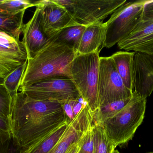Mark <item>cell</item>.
Instances as JSON below:
<instances>
[{"mask_svg": "<svg viewBox=\"0 0 153 153\" xmlns=\"http://www.w3.org/2000/svg\"><path fill=\"white\" fill-rule=\"evenodd\" d=\"M22 33L28 59L33 58L54 39L48 38L43 30L40 9L36 7L31 19L24 24Z\"/></svg>", "mask_w": 153, "mask_h": 153, "instance_id": "8fae6325", "label": "cell"}, {"mask_svg": "<svg viewBox=\"0 0 153 153\" xmlns=\"http://www.w3.org/2000/svg\"><path fill=\"white\" fill-rule=\"evenodd\" d=\"M28 58L27 52L22 41L0 31V79H5L27 62Z\"/></svg>", "mask_w": 153, "mask_h": 153, "instance_id": "30bf717a", "label": "cell"}, {"mask_svg": "<svg viewBox=\"0 0 153 153\" xmlns=\"http://www.w3.org/2000/svg\"><path fill=\"white\" fill-rule=\"evenodd\" d=\"M27 65V62L16 68L5 79H4V86L12 97L18 93Z\"/></svg>", "mask_w": 153, "mask_h": 153, "instance_id": "7402d4cb", "label": "cell"}, {"mask_svg": "<svg viewBox=\"0 0 153 153\" xmlns=\"http://www.w3.org/2000/svg\"><path fill=\"white\" fill-rule=\"evenodd\" d=\"M118 47L127 51L150 54L153 53V19L142 20L126 37L120 41Z\"/></svg>", "mask_w": 153, "mask_h": 153, "instance_id": "5bb4252c", "label": "cell"}, {"mask_svg": "<svg viewBox=\"0 0 153 153\" xmlns=\"http://www.w3.org/2000/svg\"><path fill=\"white\" fill-rule=\"evenodd\" d=\"M76 55L73 49L54 39L33 58L28 59L19 88L52 78L71 80L72 65Z\"/></svg>", "mask_w": 153, "mask_h": 153, "instance_id": "6da1fadb", "label": "cell"}, {"mask_svg": "<svg viewBox=\"0 0 153 153\" xmlns=\"http://www.w3.org/2000/svg\"><path fill=\"white\" fill-rule=\"evenodd\" d=\"M93 125L92 115L87 106H85L69 125L57 144L48 153H66L72 145L78 142Z\"/></svg>", "mask_w": 153, "mask_h": 153, "instance_id": "7c38bea8", "label": "cell"}, {"mask_svg": "<svg viewBox=\"0 0 153 153\" xmlns=\"http://www.w3.org/2000/svg\"><path fill=\"white\" fill-rule=\"evenodd\" d=\"M153 19V0L146 1L144 6L142 20Z\"/></svg>", "mask_w": 153, "mask_h": 153, "instance_id": "4316f807", "label": "cell"}, {"mask_svg": "<svg viewBox=\"0 0 153 153\" xmlns=\"http://www.w3.org/2000/svg\"><path fill=\"white\" fill-rule=\"evenodd\" d=\"M100 54H76L71 70V80L85 101L92 116L99 108L98 81Z\"/></svg>", "mask_w": 153, "mask_h": 153, "instance_id": "3957f363", "label": "cell"}, {"mask_svg": "<svg viewBox=\"0 0 153 153\" xmlns=\"http://www.w3.org/2000/svg\"><path fill=\"white\" fill-rule=\"evenodd\" d=\"M94 153H113L116 148L108 137L103 126L93 125Z\"/></svg>", "mask_w": 153, "mask_h": 153, "instance_id": "ffe728a7", "label": "cell"}, {"mask_svg": "<svg viewBox=\"0 0 153 153\" xmlns=\"http://www.w3.org/2000/svg\"><path fill=\"white\" fill-rule=\"evenodd\" d=\"M0 129L11 132L10 124L9 119L0 116Z\"/></svg>", "mask_w": 153, "mask_h": 153, "instance_id": "83f0119b", "label": "cell"}, {"mask_svg": "<svg viewBox=\"0 0 153 153\" xmlns=\"http://www.w3.org/2000/svg\"><path fill=\"white\" fill-rule=\"evenodd\" d=\"M13 97L0 79V116L10 120L12 106Z\"/></svg>", "mask_w": 153, "mask_h": 153, "instance_id": "cb8c5ba5", "label": "cell"}, {"mask_svg": "<svg viewBox=\"0 0 153 153\" xmlns=\"http://www.w3.org/2000/svg\"><path fill=\"white\" fill-rule=\"evenodd\" d=\"M131 97L126 99L114 102L100 107L93 116V125H102L105 120L115 116L126 107L130 101Z\"/></svg>", "mask_w": 153, "mask_h": 153, "instance_id": "44dd1931", "label": "cell"}, {"mask_svg": "<svg viewBox=\"0 0 153 153\" xmlns=\"http://www.w3.org/2000/svg\"><path fill=\"white\" fill-rule=\"evenodd\" d=\"M70 124L66 121L23 153H49L60 141Z\"/></svg>", "mask_w": 153, "mask_h": 153, "instance_id": "e0dca14e", "label": "cell"}, {"mask_svg": "<svg viewBox=\"0 0 153 153\" xmlns=\"http://www.w3.org/2000/svg\"><path fill=\"white\" fill-rule=\"evenodd\" d=\"M134 69V91L147 99L153 91V53L135 52Z\"/></svg>", "mask_w": 153, "mask_h": 153, "instance_id": "4fadbf2b", "label": "cell"}, {"mask_svg": "<svg viewBox=\"0 0 153 153\" xmlns=\"http://www.w3.org/2000/svg\"><path fill=\"white\" fill-rule=\"evenodd\" d=\"M66 121L68 122L63 108L58 111L45 112L32 117L12 134L23 153Z\"/></svg>", "mask_w": 153, "mask_h": 153, "instance_id": "8992f818", "label": "cell"}, {"mask_svg": "<svg viewBox=\"0 0 153 153\" xmlns=\"http://www.w3.org/2000/svg\"><path fill=\"white\" fill-rule=\"evenodd\" d=\"M92 128L88 129L83 135L78 153H94Z\"/></svg>", "mask_w": 153, "mask_h": 153, "instance_id": "484cf974", "label": "cell"}, {"mask_svg": "<svg viewBox=\"0 0 153 153\" xmlns=\"http://www.w3.org/2000/svg\"><path fill=\"white\" fill-rule=\"evenodd\" d=\"M147 153H153V152H149Z\"/></svg>", "mask_w": 153, "mask_h": 153, "instance_id": "4dcf8cb0", "label": "cell"}, {"mask_svg": "<svg viewBox=\"0 0 153 153\" xmlns=\"http://www.w3.org/2000/svg\"><path fill=\"white\" fill-rule=\"evenodd\" d=\"M105 31V22L86 27L82 36L76 54H86L94 53L100 54L103 48Z\"/></svg>", "mask_w": 153, "mask_h": 153, "instance_id": "9a60e30c", "label": "cell"}, {"mask_svg": "<svg viewBox=\"0 0 153 153\" xmlns=\"http://www.w3.org/2000/svg\"><path fill=\"white\" fill-rule=\"evenodd\" d=\"M135 52L118 51L111 56L126 87L134 91V59Z\"/></svg>", "mask_w": 153, "mask_h": 153, "instance_id": "2e32d148", "label": "cell"}, {"mask_svg": "<svg viewBox=\"0 0 153 153\" xmlns=\"http://www.w3.org/2000/svg\"><path fill=\"white\" fill-rule=\"evenodd\" d=\"M25 12L23 11L16 14H9L0 11V31L19 39L24 26L23 19Z\"/></svg>", "mask_w": 153, "mask_h": 153, "instance_id": "ac0fdd59", "label": "cell"}, {"mask_svg": "<svg viewBox=\"0 0 153 153\" xmlns=\"http://www.w3.org/2000/svg\"><path fill=\"white\" fill-rule=\"evenodd\" d=\"M82 137H81V139L78 142H76L72 145L70 147L66 153H78L80 150Z\"/></svg>", "mask_w": 153, "mask_h": 153, "instance_id": "f1b7e54d", "label": "cell"}, {"mask_svg": "<svg viewBox=\"0 0 153 153\" xmlns=\"http://www.w3.org/2000/svg\"><path fill=\"white\" fill-rule=\"evenodd\" d=\"M63 6L78 25L87 26L103 20L126 0H53Z\"/></svg>", "mask_w": 153, "mask_h": 153, "instance_id": "5b68a950", "label": "cell"}, {"mask_svg": "<svg viewBox=\"0 0 153 153\" xmlns=\"http://www.w3.org/2000/svg\"><path fill=\"white\" fill-rule=\"evenodd\" d=\"M0 153H22L11 132L0 129Z\"/></svg>", "mask_w": 153, "mask_h": 153, "instance_id": "d4e9b609", "label": "cell"}, {"mask_svg": "<svg viewBox=\"0 0 153 153\" xmlns=\"http://www.w3.org/2000/svg\"><path fill=\"white\" fill-rule=\"evenodd\" d=\"M146 0L126 2L111 14L105 22L106 31L103 48H111L126 37L142 20Z\"/></svg>", "mask_w": 153, "mask_h": 153, "instance_id": "277c9868", "label": "cell"}, {"mask_svg": "<svg viewBox=\"0 0 153 153\" xmlns=\"http://www.w3.org/2000/svg\"><path fill=\"white\" fill-rule=\"evenodd\" d=\"M113 153H120L118 150H115L113 152Z\"/></svg>", "mask_w": 153, "mask_h": 153, "instance_id": "f546056e", "label": "cell"}, {"mask_svg": "<svg viewBox=\"0 0 153 153\" xmlns=\"http://www.w3.org/2000/svg\"><path fill=\"white\" fill-rule=\"evenodd\" d=\"M98 90L99 107L132 97L133 92L125 86L111 56L100 57Z\"/></svg>", "mask_w": 153, "mask_h": 153, "instance_id": "ba28073f", "label": "cell"}, {"mask_svg": "<svg viewBox=\"0 0 153 153\" xmlns=\"http://www.w3.org/2000/svg\"><path fill=\"white\" fill-rule=\"evenodd\" d=\"M146 101V99L134 91L126 107L102 123L108 137L115 147L126 144L133 139L144 118Z\"/></svg>", "mask_w": 153, "mask_h": 153, "instance_id": "7a4b0ae2", "label": "cell"}, {"mask_svg": "<svg viewBox=\"0 0 153 153\" xmlns=\"http://www.w3.org/2000/svg\"><path fill=\"white\" fill-rule=\"evenodd\" d=\"M19 90L33 99L57 102L61 104L77 100L81 97L73 81L68 78L47 79L29 86L20 87Z\"/></svg>", "mask_w": 153, "mask_h": 153, "instance_id": "52a82bcc", "label": "cell"}, {"mask_svg": "<svg viewBox=\"0 0 153 153\" xmlns=\"http://www.w3.org/2000/svg\"><path fill=\"white\" fill-rule=\"evenodd\" d=\"M34 3L35 6L40 9L43 30L51 39H54L64 29L78 25L64 7L53 0H42Z\"/></svg>", "mask_w": 153, "mask_h": 153, "instance_id": "9c48e42d", "label": "cell"}, {"mask_svg": "<svg viewBox=\"0 0 153 153\" xmlns=\"http://www.w3.org/2000/svg\"><path fill=\"white\" fill-rule=\"evenodd\" d=\"M86 27L80 25L68 27L62 30L54 39L77 53L82 36Z\"/></svg>", "mask_w": 153, "mask_h": 153, "instance_id": "d6986e66", "label": "cell"}, {"mask_svg": "<svg viewBox=\"0 0 153 153\" xmlns=\"http://www.w3.org/2000/svg\"><path fill=\"white\" fill-rule=\"evenodd\" d=\"M35 6L34 2L29 0H0V11L16 14Z\"/></svg>", "mask_w": 153, "mask_h": 153, "instance_id": "603a6c76", "label": "cell"}]
</instances>
